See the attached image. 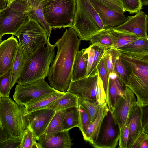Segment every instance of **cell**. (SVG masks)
Wrapping results in <instances>:
<instances>
[{
    "mask_svg": "<svg viewBox=\"0 0 148 148\" xmlns=\"http://www.w3.org/2000/svg\"><path fill=\"white\" fill-rule=\"evenodd\" d=\"M65 93L58 91L42 97L31 102L25 106L26 114L36 110L45 108Z\"/></svg>",
    "mask_w": 148,
    "mask_h": 148,
    "instance_id": "603a6c76",
    "label": "cell"
},
{
    "mask_svg": "<svg viewBox=\"0 0 148 148\" xmlns=\"http://www.w3.org/2000/svg\"><path fill=\"white\" fill-rule=\"evenodd\" d=\"M129 134V125L126 122L125 125L120 132L118 142L119 148H127Z\"/></svg>",
    "mask_w": 148,
    "mask_h": 148,
    "instance_id": "60d3db41",
    "label": "cell"
},
{
    "mask_svg": "<svg viewBox=\"0 0 148 148\" xmlns=\"http://www.w3.org/2000/svg\"><path fill=\"white\" fill-rule=\"evenodd\" d=\"M28 125L25 106L9 97H0V126L8 137L21 140Z\"/></svg>",
    "mask_w": 148,
    "mask_h": 148,
    "instance_id": "277c9868",
    "label": "cell"
},
{
    "mask_svg": "<svg viewBox=\"0 0 148 148\" xmlns=\"http://www.w3.org/2000/svg\"><path fill=\"white\" fill-rule=\"evenodd\" d=\"M101 19L104 28L118 26L127 19L124 13L119 12L97 0H90Z\"/></svg>",
    "mask_w": 148,
    "mask_h": 148,
    "instance_id": "2e32d148",
    "label": "cell"
},
{
    "mask_svg": "<svg viewBox=\"0 0 148 148\" xmlns=\"http://www.w3.org/2000/svg\"><path fill=\"white\" fill-rule=\"evenodd\" d=\"M29 8L24 0H15L0 11V35L17 36L18 31L28 20Z\"/></svg>",
    "mask_w": 148,
    "mask_h": 148,
    "instance_id": "52a82bcc",
    "label": "cell"
},
{
    "mask_svg": "<svg viewBox=\"0 0 148 148\" xmlns=\"http://www.w3.org/2000/svg\"><path fill=\"white\" fill-rule=\"evenodd\" d=\"M117 49L121 53L128 55H148V38H140Z\"/></svg>",
    "mask_w": 148,
    "mask_h": 148,
    "instance_id": "44dd1931",
    "label": "cell"
},
{
    "mask_svg": "<svg viewBox=\"0 0 148 148\" xmlns=\"http://www.w3.org/2000/svg\"><path fill=\"white\" fill-rule=\"evenodd\" d=\"M77 109L78 113V128L83 134L92 122L86 110L82 106L79 104Z\"/></svg>",
    "mask_w": 148,
    "mask_h": 148,
    "instance_id": "e575fe53",
    "label": "cell"
},
{
    "mask_svg": "<svg viewBox=\"0 0 148 148\" xmlns=\"http://www.w3.org/2000/svg\"><path fill=\"white\" fill-rule=\"evenodd\" d=\"M120 56L117 58L115 61L114 71L118 77L126 85L130 72L126 65L120 59Z\"/></svg>",
    "mask_w": 148,
    "mask_h": 148,
    "instance_id": "836d02e7",
    "label": "cell"
},
{
    "mask_svg": "<svg viewBox=\"0 0 148 148\" xmlns=\"http://www.w3.org/2000/svg\"><path fill=\"white\" fill-rule=\"evenodd\" d=\"M10 70L0 76V97H9L12 88L10 83Z\"/></svg>",
    "mask_w": 148,
    "mask_h": 148,
    "instance_id": "d590c367",
    "label": "cell"
},
{
    "mask_svg": "<svg viewBox=\"0 0 148 148\" xmlns=\"http://www.w3.org/2000/svg\"><path fill=\"white\" fill-rule=\"evenodd\" d=\"M142 113V107L139 106L137 102L130 110L126 122L129 125L127 148H131L138 138L143 132H145L143 124Z\"/></svg>",
    "mask_w": 148,
    "mask_h": 148,
    "instance_id": "e0dca14e",
    "label": "cell"
},
{
    "mask_svg": "<svg viewBox=\"0 0 148 148\" xmlns=\"http://www.w3.org/2000/svg\"><path fill=\"white\" fill-rule=\"evenodd\" d=\"M56 112L45 108L36 110L27 114V128L33 133L37 141L44 133Z\"/></svg>",
    "mask_w": 148,
    "mask_h": 148,
    "instance_id": "5bb4252c",
    "label": "cell"
},
{
    "mask_svg": "<svg viewBox=\"0 0 148 148\" xmlns=\"http://www.w3.org/2000/svg\"><path fill=\"white\" fill-rule=\"evenodd\" d=\"M121 55V52L117 49L113 48H110L105 51L103 57L109 74L114 72V67L115 61Z\"/></svg>",
    "mask_w": 148,
    "mask_h": 148,
    "instance_id": "d6a6232c",
    "label": "cell"
},
{
    "mask_svg": "<svg viewBox=\"0 0 148 148\" xmlns=\"http://www.w3.org/2000/svg\"><path fill=\"white\" fill-rule=\"evenodd\" d=\"M146 139H148V133L144 132L136 140L131 148H140L141 144Z\"/></svg>",
    "mask_w": 148,
    "mask_h": 148,
    "instance_id": "bcb514c9",
    "label": "cell"
},
{
    "mask_svg": "<svg viewBox=\"0 0 148 148\" xmlns=\"http://www.w3.org/2000/svg\"><path fill=\"white\" fill-rule=\"evenodd\" d=\"M15 0H9L7 4H8L11 2ZM27 2L29 9L32 8L34 6V1L33 0H24Z\"/></svg>",
    "mask_w": 148,
    "mask_h": 148,
    "instance_id": "c3c4849f",
    "label": "cell"
},
{
    "mask_svg": "<svg viewBox=\"0 0 148 148\" xmlns=\"http://www.w3.org/2000/svg\"><path fill=\"white\" fill-rule=\"evenodd\" d=\"M86 41H89L91 45L99 46L107 49L111 48L113 44L110 34L107 28L97 33Z\"/></svg>",
    "mask_w": 148,
    "mask_h": 148,
    "instance_id": "83f0119b",
    "label": "cell"
},
{
    "mask_svg": "<svg viewBox=\"0 0 148 148\" xmlns=\"http://www.w3.org/2000/svg\"><path fill=\"white\" fill-rule=\"evenodd\" d=\"M107 28L110 34L112 40L113 44L111 48L117 49L140 38L135 35L115 30L112 27Z\"/></svg>",
    "mask_w": 148,
    "mask_h": 148,
    "instance_id": "d4e9b609",
    "label": "cell"
},
{
    "mask_svg": "<svg viewBox=\"0 0 148 148\" xmlns=\"http://www.w3.org/2000/svg\"><path fill=\"white\" fill-rule=\"evenodd\" d=\"M137 102L135 95L127 87L111 110L112 116L120 132L125 125L128 115L132 106Z\"/></svg>",
    "mask_w": 148,
    "mask_h": 148,
    "instance_id": "8fae6325",
    "label": "cell"
},
{
    "mask_svg": "<svg viewBox=\"0 0 148 148\" xmlns=\"http://www.w3.org/2000/svg\"><path fill=\"white\" fill-rule=\"evenodd\" d=\"M97 69L103 82L106 95V102L109 110H110L111 108L109 101L108 92L109 73L104 61L103 56L97 66Z\"/></svg>",
    "mask_w": 148,
    "mask_h": 148,
    "instance_id": "4dcf8cb0",
    "label": "cell"
},
{
    "mask_svg": "<svg viewBox=\"0 0 148 148\" xmlns=\"http://www.w3.org/2000/svg\"><path fill=\"white\" fill-rule=\"evenodd\" d=\"M7 4V3L5 0H0V11L6 8Z\"/></svg>",
    "mask_w": 148,
    "mask_h": 148,
    "instance_id": "681fc988",
    "label": "cell"
},
{
    "mask_svg": "<svg viewBox=\"0 0 148 148\" xmlns=\"http://www.w3.org/2000/svg\"><path fill=\"white\" fill-rule=\"evenodd\" d=\"M120 58L130 72L126 86L136 96L138 104H147L148 55L135 56L121 53Z\"/></svg>",
    "mask_w": 148,
    "mask_h": 148,
    "instance_id": "3957f363",
    "label": "cell"
},
{
    "mask_svg": "<svg viewBox=\"0 0 148 148\" xmlns=\"http://www.w3.org/2000/svg\"><path fill=\"white\" fill-rule=\"evenodd\" d=\"M81 41L75 31L70 27L66 29L54 44L57 53L50 64L48 77L51 86L59 92L66 93L69 88L74 61Z\"/></svg>",
    "mask_w": 148,
    "mask_h": 148,
    "instance_id": "6da1fadb",
    "label": "cell"
},
{
    "mask_svg": "<svg viewBox=\"0 0 148 148\" xmlns=\"http://www.w3.org/2000/svg\"><path fill=\"white\" fill-rule=\"evenodd\" d=\"M72 140L69 131H63L49 137L42 135L38 141L42 148H71L73 144Z\"/></svg>",
    "mask_w": 148,
    "mask_h": 148,
    "instance_id": "ac0fdd59",
    "label": "cell"
},
{
    "mask_svg": "<svg viewBox=\"0 0 148 148\" xmlns=\"http://www.w3.org/2000/svg\"><path fill=\"white\" fill-rule=\"evenodd\" d=\"M88 58L86 77H88L91 74V70L94 61L95 50L93 47L90 45L88 48Z\"/></svg>",
    "mask_w": 148,
    "mask_h": 148,
    "instance_id": "ee69618b",
    "label": "cell"
},
{
    "mask_svg": "<svg viewBox=\"0 0 148 148\" xmlns=\"http://www.w3.org/2000/svg\"><path fill=\"white\" fill-rule=\"evenodd\" d=\"M16 36L25 60L48 38L46 31L32 19H28L21 27Z\"/></svg>",
    "mask_w": 148,
    "mask_h": 148,
    "instance_id": "ba28073f",
    "label": "cell"
},
{
    "mask_svg": "<svg viewBox=\"0 0 148 148\" xmlns=\"http://www.w3.org/2000/svg\"><path fill=\"white\" fill-rule=\"evenodd\" d=\"M63 117V110L56 112L42 135L48 138L62 131Z\"/></svg>",
    "mask_w": 148,
    "mask_h": 148,
    "instance_id": "f546056e",
    "label": "cell"
},
{
    "mask_svg": "<svg viewBox=\"0 0 148 148\" xmlns=\"http://www.w3.org/2000/svg\"><path fill=\"white\" fill-rule=\"evenodd\" d=\"M91 45L94 48L95 53L93 62L91 70L90 75L96 70L98 64L101 58L105 51L107 49L99 46Z\"/></svg>",
    "mask_w": 148,
    "mask_h": 148,
    "instance_id": "ab89813d",
    "label": "cell"
},
{
    "mask_svg": "<svg viewBox=\"0 0 148 148\" xmlns=\"http://www.w3.org/2000/svg\"><path fill=\"white\" fill-rule=\"evenodd\" d=\"M99 76L97 69L89 76L71 81L67 92L75 95L78 98L95 100V85Z\"/></svg>",
    "mask_w": 148,
    "mask_h": 148,
    "instance_id": "4fadbf2b",
    "label": "cell"
},
{
    "mask_svg": "<svg viewBox=\"0 0 148 148\" xmlns=\"http://www.w3.org/2000/svg\"><path fill=\"white\" fill-rule=\"evenodd\" d=\"M142 108L143 110L142 120L143 125L145 132L148 133V105L142 107Z\"/></svg>",
    "mask_w": 148,
    "mask_h": 148,
    "instance_id": "f6af8a7d",
    "label": "cell"
},
{
    "mask_svg": "<svg viewBox=\"0 0 148 148\" xmlns=\"http://www.w3.org/2000/svg\"><path fill=\"white\" fill-rule=\"evenodd\" d=\"M2 36H1L0 35V43H1V40H2Z\"/></svg>",
    "mask_w": 148,
    "mask_h": 148,
    "instance_id": "11a10c76",
    "label": "cell"
},
{
    "mask_svg": "<svg viewBox=\"0 0 148 148\" xmlns=\"http://www.w3.org/2000/svg\"><path fill=\"white\" fill-rule=\"evenodd\" d=\"M43 0H35L34 1V6H36L41 3Z\"/></svg>",
    "mask_w": 148,
    "mask_h": 148,
    "instance_id": "db71d44e",
    "label": "cell"
},
{
    "mask_svg": "<svg viewBox=\"0 0 148 148\" xmlns=\"http://www.w3.org/2000/svg\"><path fill=\"white\" fill-rule=\"evenodd\" d=\"M36 139L32 132L28 128L25 130L21 139L19 148H32Z\"/></svg>",
    "mask_w": 148,
    "mask_h": 148,
    "instance_id": "f35d334b",
    "label": "cell"
},
{
    "mask_svg": "<svg viewBox=\"0 0 148 148\" xmlns=\"http://www.w3.org/2000/svg\"><path fill=\"white\" fill-rule=\"evenodd\" d=\"M28 19L37 22L46 31L47 38H49L52 28L46 22L44 16L41 3L29 10L27 13Z\"/></svg>",
    "mask_w": 148,
    "mask_h": 148,
    "instance_id": "4316f807",
    "label": "cell"
},
{
    "mask_svg": "<svg viewBox=\"0 0 148 148\" xmlns=\"http://www.w3.org/2000/svg\"><path fill=\"white\" fill-rule=\"evenodd\" d=\"M8 138L6 134L0 126V143Z\"/></svg>",
    "mask_w": 148,
    "mask_h": 148,
    "instance_id": "7dc6e473",
    "label": "cell"
},
{
    "mask_svg": "<svg viewBox=\"0 0 148 148\" xmlns=\"http://www.w3.org/2000/svg\"><path fill=\"white\" fill-rule=\"evenodd\" d=\"M126 86L118 77L114 79L109 78L108 85L109 101L112 110L116 101L123 94Z\"/></svg>",
    "mask_w": 148,
    "mask_h": 148,
    "instance_id": "cb8c5ba5",
    "label": "cell"
},
{
    "mask_svg": "<svg viewBox=\"0 0 148 148\" xmlns=\"http://www.w3.org/2000/svg\"><path fill=\"white\" fill-rule=\"evenodd\" d=\"M21 140L8 137L0 143V148H19Z\"/></svg>",
    "mask_w": 148,
    "mask_h": 148,
    "instance_id": "7bdbcfd3",
    "label": "cell"
},
{
    "mask_svg": "<svg viewBox=\"0 0 148 148\" xmlns=\"http://www.w3.org/2000/svg\"><path fill=\"white\" fill-rule=\"evenodd\" d=\"M105 4L111 8L119 12L124 13L120 0H97Z\"/></svg>",
    "mask_w": 148,
    "mask_h": 148,
    "instance_id": "b9f144b4",
    "label": "cell"
},
{
    "mask_svg": "<svg viewBox=\"0 0 148 148\" xmlns=\"http://www.w3.org/2000/svg\"><path fill=\"white\" fill-rule=\"evenodd\" d=\"M76 10L73 25L81 40L89 38L105 29L103 23L90 0H76Z\"/></svg>",
    "mask_w": 148,
    "mask_h": 148,
    "instance_id": "5b68a950",
    "label": "cell"
},
{
    "mask_svg": "<svg viewBox=\"0 0 148 148\" xmlns=\"http://www.w3.org/2000/svg\"><path fill=\"white\" fill-rule=\"evenodd\" d=\"M78 103L85 108L92 122L96 118L101 106L95 100L87 99L78 98Z\"/></svg>",
    "mask_w": 148,
    "mask_h": 148,
    "instance_id": "1f68e13d",
    "label": "cell"
},
{
    "mask_svg": "<svg viewBox=\"0 0 148 148\" xmlns=\"http://www.w3.org/2000/svg\"><path fill=\"white\" fill-rule=\"evenodd\" d=\"M49 38L41 44L25 60L18 84H24L48 77L50 64L55 56V47Z\"/></svg>",
    "mask_w": 148,
    "mask_h": 148,
    "instance_id": "7a4b0ae2",
    "label": "cell"
},
{
    "mask_svg": "<svg viewBox=\"0 0 148 148\" xmlns=\"http://www.w3.org/2000/svg\"><path fill=\"white\" fill-rule=\"evenodd\" d=\"M77 108L73 107L63 110L62 131H69L75 127H78Z\"/></svg>",
    "mask_w": 148,
    "mask_h": 148,
    "instance_id": "f1b7e54d",
    "label": "cell"
},
{
    "mask_svg": "<svg viewBox=\"0 0 148 148\" xmlns=\"http://www.w3.org/2000/svg\"><path fill=\"white\" fill-rule=\"evenodd\" d=\"M45 19L52 29L71 27L75 15L76 0H43Z\"/></svg>",
    "mask_w": 148,
    "mask_h": 148,
    "instance_id": "8992f818",
    "label": "cell"
},
{
    "mask_svg": "<svg viewBox=\"0 0 148 148\" xmlns=\"http://www.w3.org/2000/svg\"><path fill=\"white\" fill-rule=\"evenodd\" d=\"M120 131L109 110L105 117L98 136L92 145L95 148H115L118 144Z\"/></svg>",
    "mask_w": 148,
    "mask_h": 148,
    "instance_id": "30bf717a",
    "label": "cell"
},
{
    "mask_svg": "<svg viewBox=\"0 0 148 148\" xmlns=\"http://www.w3.org/2000/svg\"><path fill=\"white\" fill-rule=\"evenodd\" d=\"M34 1H35V0H33Z\"/></svg>",
    "mask_w": 148,
    "mask_h": 148,
    "instance_id": "6f0895ef",
    "label": "cell"
},
{
    "mask_svg": "<svg viewBox=\"0 0 148 148\" xmlns=\"http://www.w3.org/2000/svg\"><path fill=\"white\" fill-rule=\"evenodd\" d=\"M0 11H1V10H0Z\"/></svg>",
    "mask_w": 148,
    "mask_h": 148,
    "instance_id": "680465c9",
    "label": "cell"
},
{
    "mask_svg": "<svg viewBox=\"0 0 148 148\" xmlns=\"http://www.w3.org/2000/svg\"><path fill=\"white\" fill-rule=\"evenodd\" d=\"M142 5L147 6L148 5V0H140Z\"/></svg>",
    "mask_w": 148,
    "mask_h": 148,
    "instance_id": "f5cc1de1",
    "label": "cell"
},
{
    "mask_svg": "<svg viewBox=\"0 0 148 148\" xmlns=\"http://www.w3.org/2000/svg\"><path fill=\"white\" fill-rule=\"evenodd\" d=\"M109 110L106 102L101 106L96 118L82 134L85 141L92 145L95 142L100 132L104 119Z\"/></svg>",
    "mask_w": 148,
    "mask_h": 148,
    "instance_id": "d6986e66",
    "label": "cell"
},
{
    "mask_svg": "<svg viewBox=\"0 0 148 148\" xmlns=\"http://www.w3.org/2000/svg\"><path fill=\"white\" fill-rule=\"evenodd\" d=\"M19 43L13 35L0 44V76L10 70L12 66Z\"/></svg>",
    "mask_w": 148,
    "mask_h": 148,
    "instance_id": "9a60e30c",
    "label": "cell"
},
{
    "mask_svg": "<svg viewBox=\"0 0 148 148\" xmlns=\"http://www.w3.org/2000/svg\"><path fill=\"white\" fill-rule=\"evenodd\" d=\"M88 58L87 48L78 51L73 66L71 81H77L86 77Z\"/></svg>",
    "mask_w": 148,
    "mask_h": 148,
    "instance_id": "ffe728a7",
    "label": "cell"
},
{
    "mask_svg": "<svg viewBox=\"0 0 148 148\" xmlns=\"http://www.w3.org/2000/svg\"><path fill=\"white\" fill-rule=\"evenodd\" d=\"M123 7L125 11L133 14L141 11L142 8L140 0H120Z\"/></svg>",
    "mask_w": 148,
    "mask_h": 148,
    "instance_id": "8d00e7d4",
    "label": "cell"
},
{
    "mask_svg": "<svg viewBox=\"0 0 148 148\" xmlns=\"http://www.w3.org/2000/svg\"><path fill=\"white\" fill-rule=\"evenodd\" d=\"M148 139H145L141 144L140 148H148Z\"/></svg>",
    "mask_w": 148,
    "mask_h": 148,
    "instance_id": "f907efd6",
    "label": "cell"
},
{
    "mask_svg": "<svg viewBox=\"0 0 148 148\" xmlns=\"http://www.w3.org/2000/svg\"><path fill=\"white\" fill-rule=\"evenodd\" d=\"M57 92L44 79H41L27 84H18L13 97L17 103L26 106L42 97Z\"/></svg>",
    "mask_w": 148,
    "mask_h": 148,
    "instance_id": "9c48e42d",
    "label": "cell"
},
{
    "mask_svg": "<svg viewBox=\"0 0 148 148\" xmlns=\"http://www.w3.org/2000/svg\"><path fill=\"white\" fill-rule=\"evenodd\" d=\"M134 16H128L121 25L112 28L119 32L135 35L140 38H148V16L140 11Z\"/></svg>",
    "mask_w": 148,
    "mask_h": 148,
    "instance_id": "7c38bea8",
    "label": "cell"
},
{
    "mask_svg": "<svg viewBox=\"0 0 148 148\" xmlns=\"http://www.w3.org/2000/svg\"><path fill=\"white\" fill-rule=\"evenodd\" d=\"M78 97L75 95L67 92L45 108L51 109L56 112L78 106Z\"/></svg>",
    "mask_w": 148,
    "mask_h": 148,
    "instance_id": "7402d4cb",
    "label": "cell"
},
{
    "mask_svg": "<svg viewBox=\"0 0 148 148\" xmlns=\"http://www.w3.org/2000/svg\"><path fill=\"white\" fill-rule=\"evenodd\" d=\"M5 0L6 1V2H7V3H8V1L9 0Z\"/></svg>",
    "mask_w": 148,
    "mask_h": 148,
    "instance_id": "9f6ffc18",
    "label": "cell"
},
{
    "mask_svg": "<svg viewBox=\"0 0 148 148\" xmlns=\"http://www.w3.org/2000/svg\"><path fill=\"white\" fill-rule=\"evenodd\" d=\"M25 60L22 48L19 43L15 57L10 69V83L12 88L20 77Z\"/></svg>",
    "mask_w": 148,
    "mask_h": 148,
    "instance_id": "484cf974",
    "label": "cell"
},
{
    "mask_svg": "<svg viewBox=\"0 0 148 148\" xmlns=\"http://www.w3.org/2000/svg\"><path fill=\"white\" fill-rule=\"evenodd\" d=\"M95 100L100 106L106 102V95L103 82L99 76L95 85Z\"/></svg>",
    "mask_w": 148,
    "mask_h": 148,
    "instance_id": "74e56055",
    "label": "cell"
},
{
    "mask_svg": "<svg viewBox=\"0 0 148 148\" xmlns=\"http://www.w3.org/2000/svg\"><path fill=\"white\" fill-rule=\"evenodd\" d=\"M42 148V147L41 144L38 142H36V141L33 144L32 148Z\"/></svg>",
    "mask_w": 148,
    "mask_h": 148,
    "instance_id": "816d5d0a",
    "label": "cell"
}]
</instances>
